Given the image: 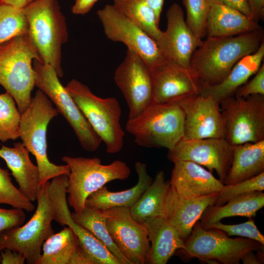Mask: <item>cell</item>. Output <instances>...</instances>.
Returning <instances> with one entry per match:
<instances>
[{
	"mask_svg": "<svg viewBox=\"0 0 264 264\" xmlns=\"http://www.w3.org/2000/svg\"><path fill=\"white\" fill-rule=\"evenodd\" d=\"M264 30L229 37H207L193 53L190 68L201 87L221 82L244 56L256 52L264 41Z\"/></svg>",
	"mask_w": 264,
	"mask_h": 264,
	"instance_id": "obj_1",
	"label": "cell"
},
{
	"mask_svg": "<svg viewBox=\"0 0 264 264\" xmlns=\"http://www.w3.org/2000/svg\"><path fill=\"white\" fill-rule=\"evenodd\" d=\"M28 35L44 63L52 66L59 77L64 75L62 48L68 38L66 18L58 0H35L23 8Z\"/></svg>",
	"mask_w": 264,
	"mask_h": 264,
	"instance_id": "obj_2",
	"label": "cell"
},
{
	"mask_svg": "<svg viewBox=\"0 0 264 264\" xmlns=\"http://www.w3.org/2000/svg\"><path fill=\"white\" fill-rule=\"evenodd\" d=\"M34 60L43 62L28 34L0 44V85L12 96L21 113L29 105L35 86Z\"/></svg>",
	"mask_w": 264,
	"mask_h": 264,
	"instance_id": "obj_3",
	"label": "cell"
},
{
	"mask_svg": "<svg viewBox=\"0 0 264 264\" xmlns=\"http://www.w3.org/2000/svg\"><path fill=\"white\" fill-rule=\"evenodd\" d=\"M184 119L177 103L153 102L137 117L128 119L126 130L139 146L169 151L184 137Z\"/></svg>",
	"mask_w": 264,
	"mask_h": 264,
	"instance_id": "obj_4",
	"label": "cell"
},
{
	"mask_svg": "<svg viewBox=\"0 0 264 264\" xmlns=\"http://www.w3.org/2000/svg\"><path fill=\"white\" fill-rule=\"evenodd\" d=\"M58 113L51 100L40 89L32 98L27 108L21 113L20 137L23 145L36 158L41 185L56 176L68 175L69 173L67 165H56L47 157V128Z\"/></svg>",
	"mask_w": 264,
	"mask_h": 264,
	"instance_id": "obj_5",
	"label": "cell"
},
{
	"mask_svg": "<svg viewBox=\"0 0 264 264\" xmlns=\"http://www.w3.org/2000/svg\"><path fill=\"white\" fill-rule=\"evenodd\" d=\"M87 121L106 146L108 154L119 152L124 145L125 132L120 123L122 110L114 97L101 98L76 79L66 86Z\"/></svg>",
	"mask_w": 264,
	"mask_h": 264,
	"instance_id": "obj_6",
	"label": "cell"
},
{
	"mask_svg": "<svg viewBox=\"0 0 264 264\" xmlns=\"http://www.w3.org/2000/svg\"><path fill=\"white\" fill-rule=\"evenodd\" d=\"M62 159L69 169L67 202L77 214L86 207L85 201L90 194L109 182L126 180L131 175L129 167L120 160L104 165L97 157L64 156Z\"/></svg>",
	"mask_w": 264,
	"mask_h": 264,
	"instance_id": "obj_7",
	"label": "cell"
},
{
	"mask_svg": "<svg viewBox=\"0 0 264 264\" xmlns=\"http://www.w3.org/2000/svg\"><path fill=\"white\" fill-rule=\"evenodd\" d=\"M48 181L41 185L37 197V207L24 225L0 233V246L21 252L28 264H37L44 242L54 233L52 226L54 209L48 194Z\"/></svg>",
	"mask_w": 264,
	"mask_h": 264,
	"instance_id": "obj_8",
	"label": "cell"
},
{
	"mask_svg": "<svg viewBox=\"0 0 264 264\" xmlns=\"http://www.w3.org/2000/svg\"><path fill=\"white\" fill-rule=\"evenodd\" d=\"M33 67L35 86L42 90L55 105L59 113L70 125L82 147L93 152L102 140L94 131L66 87L59 79L54 68L49 64L34 60Z\"/></svg>",
	"mask_w": 264,
	"mask_h": 264,
	"instance_id": "obj_9",
	"label": "cell"
},
{
	"mask_svg": "<svg viewBox=\"0 0 264 264\" xmlns=\"http://www.w3.org/2000/svg\"><path fill=\"white\" fill-rule=\"evenodd\" d=\"M184 245L185 248L180 250L187 256L210 263L218 261L223 264H239L248 252L264 251V244L256 241L231 238L221 230L204 229L198 220Z\"/></svg>",
	"mask_w": 264,
	"mask_h": 264,
	"instance_id": "obj_10",
	"label": "cell"
},
{
	"mask_svg": "<svg viewBox=\"0 0 264 264\" xmlns=\"http://www.w3.org/2000/svg\"><path fill=\"white\" fill-rule=\"evenodd\" d=\"M225 139L232 146L264 140V95L232 96L220 102Z\"/></svg>",
	"mask_w": 264,
	"mask_h": 264,
	"instance_id": "obj_11",
	"label": "cell"
},
{
	"mask_svg": "<svg viewBox=\"0 0 264 264\" xmlns=\"http://www.w3.org/2000/svg\"><path fill=\"white\" fill-rule=\"evenodd\" d=\"M114 80L129 108L128 119L140 114L153 101L151 69L135 52L128 49L114 74Z\"/></svg>",
	"mask_w": 264,
	"mask_h": 264,
	"instance_id": "obj_12",
	"label": "cell"
},
{
	"mask_svg": "<svg viewBox=\"0 0 264 264\" xmlns=\"http://www.w3.org/2000/svg\"><path fill=\"white\" fill-rule=\"evenodd\" d=\"M103 211L111 238L130 264L147 263L151 244L144 224L133 218L130 207Z\"/></svg>",
	"mask_w": 264,
	"mask_h": 264,
	"instance_id": "obj_13",
	"label": "cell"
},
{
	"mask_svg": "<svg viewBox=\"0 0 264 264\" xmlns=\"http://www.w3.org/2000/svg\"><path fill=\"white\" fill-rule=\"evenodd\" d=\"M97 15L106 36L124 44L137 53L151 68L163 57L156 41L118 11L113 4L98 10Z\"/></svg>",
	"mask_w": 264,
	"mask_h": 264,
	"instance_id": "obj_14",
	"label": "cell"
},
{
	"mask_svg": "<svg viewBox=\"0 0 264 264\" xmlns=\"http://www.w3.org/2000/svg\"><path fill=\"white\" fill-rule=\"evenodd\" d=\"M233 146L223 138H207L181 140L171 150L168 158L175 160H188L216 171L219 180L224 184L231 165Z\"/></svg>",
	"mask_w": 264,
	"mask_h": 264,
	"instance_id": "obj_15",
	"label": "cell"
},
{
	"mask_svg": "<svg viewBox=\"0 0 264 264\" xmlns=\"http://www.w3.org/2000/svg\"><path fill=\"white\" fill-rule=\"evenodd\" d=\"M184 113L185 139L225 137V126L220 103L201 94L191 95L173 102Z\"/></svg>",
	"mask_w": 264,
	"mask_h": 264,
	"instance_id": "obj_16",
	"label": "cell"
},
{
	"mask_svg": "<svg viewBox=\"0 0 264 264\" xmlns=\"http://www.w3.org/2000/svg\"><path fill=\"white\" fill-rule=\"evenodd\" d=\"M67 179V175H61L50 182L48 194L54 209V220L62 226H68L73 230L96 264H121L100 240L72 219L66 196Z\"/></svg>",
	"mask_w": 264,
	"mask_h": 264,
	"instance_id": "obj_17",
	"label": "cell"
},
{
	"mask_svg": "<svg viewBox=\"0 0 264 264\" xmlns=\"http://www.w3.org/2000/svg\"><path fill=\"white\" fill-rule=\"evenodd\" d=\"M153 102H173L200 94L201 85L190 69L163 57L150 68Z\"/></svg>",
	"mask_w": 264,
	"mask_h": 264,
	"instance_id": "obj_18",
	"label": "cell"
},
{
	"mask_svg": "<svg viewBox=\"0 0 264 264\" xmlns=\"http://www.w3.org/2000/svg\"><path fill=\"white\" fill-rule=\"evenodd\" d=\"M167 27L156 41L162 56L190 68V60L201 44L187 25L181 6L173 3L166 12Z\"/></svg>",
	"mask_w": 264,
	"mask_h": 264,
	"instance_id": "obj_19",
	"label": "cell"
},
{
	"mask_svg": "<svg viewBox=\"0 0 264 264\" xmlns=\"http://www.w3.org/2000/svg\"><path fill=\"white\" fill-rule=\"evenodd\" d=\"M173 162L170 185L181 197L198 198L218 194L224 185L211 172L195 162L180 160Z\"/></svg>",
	"mask_w": 264,
	"mask_h": 264,
	"instance_id": "obj_20",
	"label": "cell"
},
{
	"mask_svg": "<svg viewBox=\"0 0 264 264\" xmlns=\"http://www.w3.org/2000/svg\"><path fill=\"white\" fill-rule=\"evenodd\" d=\"M218 194L198 198H186L176 194L171 187L166 197L163 217L185 241L203 211L214 205Z\"/></svg>",
	"mask_w": 264,
	"mask_h": 264,
	"instance_id": "obj_21",
	"label": "cell"
},
{
	"mask_svg": "<svg viewBox=\"0 0 264 264\" xmlns=\"http://www.w3.org/2000/svg\"><path fill=\"white\" fill-rule=\"evenodd\" d=\"M42 248L37 264H96L68 226L47 239Z\"/></svg>",
	"mask_w": 264,
	"mask_h": 264,
	"instance_id": "obj_22",
	"label": "cell"
},
{
	"mask_svg": "<svg viewBox=\"0 0 264 264\" xmlns=\"http://www.w3.org/2000/svg\"><path fill=\"white\" fill-rule=\"evenodd\" d=\"M29 153L21 142L14 143L13 147L1 145L0 148V157L11 171L19 189L33 202L36 200L41 185L39 168L31 161Z\"/></svg>",
	"mask_w": 264,
	"mask_h": 264,
	"instance_id": "obj_23",
	"label": "cell"
},
{
	"mask_svg": "<svg viewBox=\"0 0 264 264\" xmlns=\"http://www.w3.org/2000/svg\"><path fill=\"white\" fill-rule=\"evenodd\" d=\"M264 58V42L253 53L241 59L227 76L220 83L202 86L200 94L209 96L218 102L234 95L237 90L259 70Z\"/></svg>",
	"mask_w": 264,
	"mask_h": 264,
	"instance_id": "obj_24",
	"label": "cell"
},
{
	"mask_svg": "<svg viewBox=\"0 0 264 264\" xmlns=\"http://www.w3.org/2000/svg\"><path fill=\"white\" fill-rule=\"evenodd\" d=\"M258 22L232 7L214 0L208 14L207 37H229L260 28Z\"/></svg>",
	"mask_w": 264,
	"mask_h": 264,
	"instance_id": "obj_25",
	"label": "cell"
},
{
	"mask_svg": "<svg viewBox=\"0 0 264 264\" xmlns=\"http://www.w3.org/2000/svg\"><path fill=\"white\" fill-rule=\"evenodd\" d=\"M143 223L151 244L147 263L166 264L176 250L185 248L184 240L163 217L148 219Z\"/></svg>",
	"mask_w": 264,
	"mask_h": 264,
	"instance_id": "obj_26",
	"label": "cell"
},
{
	"mask_svg": "<svg viewBox=\"0 0 264 264\" xmlns=\"http://www.w3.org/2000/svg\"><path fill=\"white\" fill-rule=\"evenodd\" d=\"M138 182L130 189L111 192L105 185L90 194L86 199L85 207L105 210L114 207H132L153 181L145 163L137 161L134 164Z\"/></svg>",
	"mask_w": 264,
	"mask_h": 264,
	"instance_id": "obj_27",
	"label": "cell"
},
{
	"mask_svg": "<svg viewBox=\"0 0 264 264\" xmlns=\"http://www.w3.org/2000/svg\"><path fill=\"white\" fill-rule=\"evenodd\" d=\"M264 172V140L233 146V158L224 182L235 184Z\"/></svg>",
	"mask_w": 264,
	"mask_h": 264,
	"instance_id": "obj_28",
	"label": "cell"
},
{
	"mask_svg": "<svg viewBox=\"0 0 264 264\" xmlns=\"http://www.w3.org/2000/svg\"><path fill=\"white\" fill-rule=\"evenodd\" d=\"M264 206L263 191H253L233 198L225 204L217 206L212 205L203 211L200 218V226H207L227 217L241 216L251 219Z\"/></svg>",
	"mask_w": 264,
	"mask_h": 264,
	"instance_id": "obj_29",
	"label": "cell"
},
{
	"mask_svg": "<svg viewBox=\"0 0 264 264\" xmlns=\"http://www.w3.org/2000/svg\"><path fill=\"white\" fill-rule=\"evenodd\" d=\"M170 187V180H166L164 172H157L151 184L130 207L133 218L143 223L151 218L163 217L165 199Z\"/></svg>",
	"mask_w": 264,
	"mask_h": 264,
	"instance_id": "obj_30",
	"label": "cell"
},
{
	"mask_svg": "<svg viewBox=\"0 0 264 264\" xmlns=\"http://www.w3.org/2000/svg\"><path fill=\"white\" fill-rule=\"evenodd\" d=\"M113 5L155 41L162 35L155 12L144 0H113Z\"/></svg>",
	"mask_w": 264,
	"mask_h": 264,
	"instance_id": "obj_31",
	"label": "cell"
},
{
	"mask_svg": "<svg viewBox=\"0 0 264 264\" xmlns=\"http://www.w3.org/2000/svg\"><path fill=\"white\" fill-rule=\"evenodd\" d=\"M71 218L75 222L88 230L100 240L121 264H130L111 238L107 228L103 210L85 207L80 213H72Z\"/></svg>",
	"mask_w": 264,
	"mask_h": 264,
	"instance_id": "obj_32",
	"label": "cell"
},
{
	"mask_svg": "<svg viewBox=\"0 0 264 264\" xmlns=\"http://www.w3.org/2000/svg\"><path fill=\"white\" fill-rule=\"evenodd\" d=\"M23 8L0 4V44L17 36L28 33Z\"/></svg>",
	"mask_w": 264,
	"mask_h": 264,
	"instance_id": "obj_33",
	"label": "cell"
},
{
	"mask_svg": "<svg viewBox=\"0 0 264 264\" xmlns=\"http://www.w3.org/2000/svg\"><path fill=\"white\" fill-rule=\"evenodd\" d=\"M16 104L7 91L0 94V141L2 142L20 137L21 113Z\"/></svg>",
	"mask_w": 264,
	"mask_h": 264,
	"instance_id": "obj_34",
	"label": "cell"
},
{
	"mask_svg": "<svg viewBox=\"0 0 264 264\" xmlns=\"http://www.w3.org/2000/svg\"><path fill=\"white\" fill-rule=\"evenodd\" d=\"M214 1V0H182L186 11L185 22L200 41L206 35L207 18Z\"/></svg>",
	"mask_w": 264,
	"mask_h": 264,
	"instance_id": "obj_35",
	"label": "cell"
},
{
	"mask_svg": "<svg viewBox=\"0 0 264 264\" xmlns=\"http://www.w3.org/2000/svg\"><path fill=\"white\" fill-rule=\"evenodd\" d=\"M0 204L9 205L27 212L33 211L35 206L12 182L8 170L0 167Z\"/></svg>",
	"mask_w": 264,
	"mask_h": 264,
	"instance_id": "obj_36",
	"label": "cell"
},
{
	"mask_svg": "<svg viewBox=\"0 0 264 264\" xmlns=\"http://www.w3.org/2000/svg\"><path fill=\"white\" fill-rule=\"evenodd\" d=\"M264 190V172L247 180L233 184H224L218 194L214 205L225 204L231 198L237 196L253 191H263Z\"/></svg>",
	"mask_w": 264,
	"mask_h": 264,
	"instance_id": "obj_37",
	"label": "cell"
},
{
	"mask_svg": "<svg viewBox=\"0 0 264 264\" xmlns=\"http://www.w3.org/2000/svg\"><path fill=\"white\" fill-rule=\"evenodd\" d=\"M205 229H218L224 232L228 236H239L256 241L264 245V236L257 228L252 218L237 224H225L219 221Z\"/></svg>",
	"mask_w": 264,
	"mask_h": 264,
	"instance_id": "obj_38",
	"label": "cell"
},
{
	"mask_svg": "<svg viewBox=\"0 0 264 264\" xmlns=\"http://www.w3.org/2000/svg\"><path fill=\"white\" fill-rule=\"evenodd\" d=\"M254 77L241 86L236 91V96L246 97L254 94L264 95V64L263 63Z\"/></svg>",
	"mask_w": 264,
	"mask_h": 264,
	"instance_id": "obj_39",
	"label": "cell"
},
{
	"mask_svg": "<svg viewBox=\"0 0 264 264\" xmlns=\"http://www.w3.org/2000/svg\"><path fill=\"white\" fill-rule=\"evenodd\" d=\"M26 215L24 210L13 208L7 209L0 208V233L13 227L22 225Z\"/></svg>",
	"mask_w": 264,
	"mask_h": 264,
	"instance_id": "obj_40",
	"label": "cell"
},
{
	"mask_svg": "<svg viewBox=\"0 0 264 264\" xmlns=\"http://www.w3.org/2000/svg\"><path fill=\"white\" fill-rule=\"evenodd\" d=\"M0 256L2 264H23L26 262L22 253L8 248H4L0 252Z\"/></svg>",
	"mask_w": 264,
	"mask_h": 264,
	"instance_id": "obj_41",
	"label": "cell"
},
{
	"mask_svg": "<svg viewBox=\"0 0 264 264\" xmlns=\"http://www.w3.org/2000/svg\"><path fill=\"white\" fill-rule=\"evenodd\" d=\"M253 19L258 22L264 18V0H246Z\"/></svg>",
	"mask_w": 264,
	"mask_h": 264,
	"instance_id": "obj_42",
	"label": "cell"
},
{
	"mask_svg": "<svg viewBox=\"0 0 264 264\" xmlns=\"http://www.w3.org/2000/svg\"><path fill=\"white\" fill-rule=\"evenodd\" d=\"M216 2L225 4L239 11L245 15L252 16L246 0H214Z\"/></svg>",
	"mask_w": 264,
	"mask_h": 264,
	"instance_id": "obj_43",
	"label": "cell"
},
{
	"mask_svg": "<svg viewBox=\"0 0 264 264\" xmlns=\"http://www.w3.org/2000/svg\"><path fill=\"white\" fill-rule=\"evenodd\" d=\"M98 0H76L71 11L76 15H85L88 13Z\"/></svg>",
	"mask_w": 264,
	"mask_h": 264,
	"instance_id": "obj_44",
	"label": "cell"
},
{
	"mask_svg": "<svg viewBox=\"0 0 264 264\" xmlns=\"http://www.w3.org/2000/svg\"><path fill=\"white\" fill-rule=\"evenodd\" d=\"M256 255L254 251H250L246 254L241 260L244 264H260L263 263L264 251L258 252Z\"/></svg>",
	"mask_w": 264,
	"mask_h": 264,
	"instance_id": "obj_45",
	"label": "cell"
},
{
	"mask_svg": "<svg viewBox=\"0 0 264 264\" xmlns=\"http://www.w3.org/2000/svg\"><path fill=\"white\" fill-rule=\"evenodd\" d=\"M145 2L153 9L156 17L160 21V16L163 6L164 0H144Z\"/></svg>",
	"mask_w": 264,
	"mask_h": 264,
	"instance_id": "obj_46",
	"label": "cell"
},
{
	"mask_svg": "<svg viewBox=\"0 0 264 264\" xmlns=\"http://www.w3.org/2000/svg\"><path fill=\"white\" fill-rule=\"evenodd\" d=\"M35 0H0V4H6L23 8Z\"/></svg>",
	"mask_w": 264,
	"mask_h": 264,
	"instance_id": "obj_47",
	"label": "cell"
},
{
	"mask_svg": "<svg viewBox=\"0 0 264 264\" xmlns=\"http://www.w3.org/2000/svg\"><path fill=\"white\" fill-rule=\"evenodd\" d=\"M4 248L3 247H1V246H0V252ZM0 261H1V258H0Z\"/></svg>",
	"mask_w": 264,
	"mask_h": 264,
	"instance_id": "obj_48",
	"label": "cell"
}]
</instances>
